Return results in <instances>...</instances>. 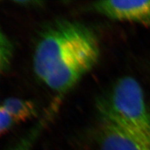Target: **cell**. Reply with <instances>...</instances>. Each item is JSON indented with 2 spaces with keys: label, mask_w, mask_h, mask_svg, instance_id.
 <instances>
[{
  "label": "cell",
  "mask_w": 150,
  "mask_h": 150,
  "mask_svg": "<svg viewBox=\"0 0 150 150\" xmlns=\"http://www.w3.org/2000/svg\"><path fill=\"white\" fill-rule=\"evenodd\" d=\"M99 47L91 28L79 22L60 20L40 33L33 58L35 74L40 81L62 63L91 49Z\"/></svg>",
  "instance_id": "obj_1"
},
{
  "label": "cell",
  "mask_w": 150,
  "mask_h": 150,
  "mask_svg": "<svg viewBox=\"0 0 150 150\" xmlns=\"http://www.w3.org/2000/svg\"><path fill=\"white\" fill-rule=\"evenodd\" d=\"M97 105L128 130L150 144V110L143 91L136 79H119L108 96Z\"/></svg>",
  "instance_id": "obj_2"
},
{
  "label": "cell",
  "mask_w": 150,
  "mask_h": 150,
  "mask_svg": "<svg viewBox=\"0 0 150 150\" xmlns=\"http://www.w3.org/2000/svg\"><path fill=\"white\" fill-rule=\"evenodd\" d=\"M96 142L99 150H150V144L134 134L97 104Z\"/></svg>",
  "instance_id": "obj_3"
},
{
  "label": "cell",
  "mask_w": 150,
  "mask_h": 150,
  "mask_svg": "<svg viewBox=\"0 0 150 150\" xmlns=\"http://www.w3.org/2000/svg\"><path fill=\"white\" fill-rule=\"evenodd\" d=\"M99 56V47L84 52L54 68L43 82L55 93L63 95L96 65Z\"/></svg>",
  "instance_id": "obj_4"
},
{
  "label": "cell",
  "mask_w": 150,
  "mask_h": 150,
  "mask_svg": "<svg viewBox=\"0 0 150 150\" xmlns=\"http://www.w3.org/2000/svg\"><path fill=\"white\" fill-rule=\"evenodd\" d=\"M91 6L110 20L150 25V0H104L94 2Z\"/></svg>",
  "instance_id": "obj_5"
},
{
  "label": "cell",
  "mask_w": 150,
  "mask_h": 150,
  "mask_svg": "<svg viewBox=\"0 0 150 150\" xmlns=\"http://www.w3.org/2000/svg\"><path fill=\"white\" fill-rule=\"evenodd\" d=\"M58 107L56 104H52L38 121L8 150H32L39 136L55 115Z\"/></svg>",
  "instance_id": "obj_6"
},
{
  "label": "cell",
  "mask_w": 150,
  "mask_h": 150,
  "mask_svg": "<svg viewBox=\"0 0 150 150\" xmlns=\"http://www.w3.org/2000/svg\"><path fill=\"white\" fill-rule=\"evenodd\" d=\"M16 123L25 122L37 116L38 110L32 101L10 97L5 99L1 104Z\"/></svg>",
  "instance_id": "obj_7"
},
{
  "label": "cell",
  "mask_w": 150,
  "mask_h": 150,
  "mask_svg": "<svg viewBox=\"0 0 150 150\" xmlns=\"http://www.w3.org/2000/svg\"><path fill=\"white\" fill-rule=\"evenodd\" d=\"M13 56V44L0 27V73L5 72L8 68Z\"/></svg>",
  "instance_id": "obj_8"
},
{
  "label": "cell",
  "mask_w": 150,
  "mask_h": 150,
  "mask_svg": "<svg viewBox=\"0 0 150 150\" xmlns=\"http://www.w3.org/2000/svg\"><path fill=\"white\" fill-rule=\"evenodd\" d=\"M16 123L8 112L0 105V136L8 131Z\"/></svg>",
  "instance_id": "obj_9"
}]
</instances>
